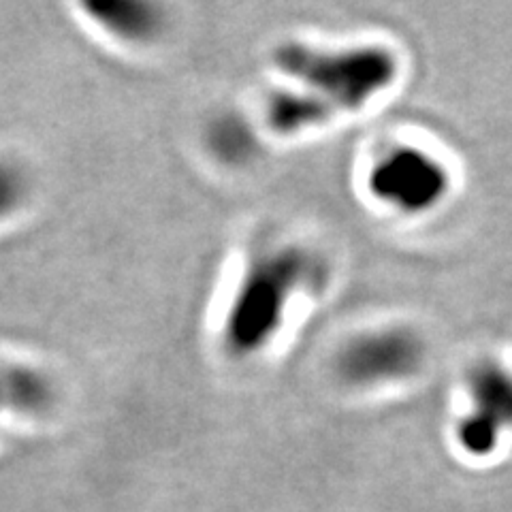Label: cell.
Returning a JSON list of instances; mask_svg holds the SVG:
<instances>
[{"label":"cell","mask_w":512,"mask_h":512,"mask_svg":"<svg viewBox=\"0 0 512 512\" xmlns=\"http://www.w3.org/2000/svg\"><path fill=\"white\" fill-rule=\"evenodd\" d=\"M476 416L489 421L500 431L512 425V376L498 367H480L472 378Z\"/></svg>","instance_id":"5"},{"label":"cell","mask_w":512,"mask_h":512,"mask_svg":"<svg viewBox=\"0 0 512 512\" xmlns=\"http://www.w3.org/2000/svg\"><path fill=\"white\" fill-rule=\"evenodd\" d=\"M333 114V109L325 105L318 96L286 92L278 94L269 105L271 126H276L282 133H293L299 128L314 126L325 122Z\"/></svg>","instance_id":"6"},{"label":"cell","mask_w":512,"mask_h":512,"mask_svg":"<svg viewBox=\"0 0 512 512\" xmlns=\"http://www.w3.org/2000/svg\"><path fill=\"white\" fill-rule=\"evenodd\" d=\"M370 190L397 210L419 214L444 199L448 175L438 160L423 150L397 148L372 169Z\"/></svg>","instance_id":"3"},{"label":"cell","mask_w":512,"mask_h":512,"mask_svg":"<svg viewBox=\"0 0 512 512\" xmlns=\"http://www.w3.org/2000/svg\"><path fill=\"white\" fill-rule=\"evenodd\" d=\"M282 71L301 79L325 105L357 109L387 88L397 73L391 52L380 47H361L346 52H320L314 47L288 43L278 50Z\"/></svg>","instance_id":"1"},{"label":"cell","mask_w":512,"mask_h":512,"mask_svg":"<svg viewBox=\"0 0 512 512\" xmlns=\"http://www.w3.org/2000/svg\"><path fill=\"white\" fill-rule=\"evenodd\" d=\"M502 431L491 425L489 421L480 419V416L472 414L466 421L459 425V442L466 451L474 455H487L498 444Z\"/></svg>","instance_id":"7"},{"label":"cell","mask_w":512,"mask_h":512,"mask_svg":"<svg viewBox=\"0 0 512 512\" xmlns=\"http://www.w3.org/2000/svg\"><path fill=\"white\" fill-rule=\"evenodd\" d=\"M423 361L421 340L406 329L365 333L342 352L340 370L352 384H382L406 378Z\"/></svg>","instance_id":"4"},{"label":"cell","mask_w":512,"mask_h":512,"mask_svg":"<svg viewBox=\"0 0 512 512\" xmlns=\"http://www.w3.org/2000/svg\"><path fill=\"white\" fill-rule=\"evenodd\" d=\"M308 271V259L297 250L271 254L267 261L254 267L231 320V338L237 348L254 350L265 344L280 323L286 301Z\"/></svg>","instance_id":"2"}]
</instances>
